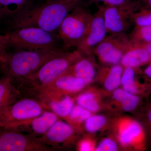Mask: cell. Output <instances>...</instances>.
Listing matches in <instances>:
<instances>
[{
    "label": "cell",
    "mask_w": 151,
    "mask_h": 151,
    "mask_svg": "<svg viewBox=\"0 0 151 151\" xmlns=\"http://www.w3.org/2000/svg\"><path fill=\"white\" fill-rule=\"evenodd\" d=\"M78 4L62 0H46L41 4L33 5L8 21L12 29L33 27L58 33L63 21Z\"/></svg>",
    "instance_id": "6da1fadb"
},
{
    "label": "cell",
    "mask_w": 151,
    "mask_h": 151,
    "mask_svg": "<svg viewBox=\"0 0 151 151\" xmlns=\"http://www.w3.org/2000/svg\"><path fill=\"white\" fill-rule=\"evenodd\" d=\"M63 49L17 50L0 55V71L17 87L33 75L45 63Z\"/></svg>",
    "instance_id": "7a4b0ae2"
},
{
    "label": "cell",
    "mask_w": 151,
    "mask_h": 151,
    "mask_svg": "<svg viewBox=\"0 0 151 151\" xmlns=\"http://www.w3.org/2000/svg\"><path fill=\"white\" fill-rule=\"evenodd\" d=\"M84 55L77 50H63L45 63L33 75L18 88L23 97L45 86L65 73L68 69Z\"/></svg>",
    "instance_id": "3957f363"
},
{
    "label": "cell",
    "mask_w": 151,
    "mask_h": 151,
    "mask_svg": "<svg viewBox=\"0 0 151 151\" xmlns=\"http://www.w3.org/2000/svg\"><path fill=\"white\" fill-rule=\"evenodd\" d=\"M6 34L7 36L8 46L16 50L63 49L58 33L39 28L16 29H12Z\"/></svg>",
    "instance_id": "277c9868"
},
{
    "label": "cell",
    "mask_w": 151,
    "mask_h": 151,
    "mask_svg": "<svg viewBox=\"0 0 151 151\" xmlns=\"http://www.w3.org/2000/svg\"><path fill=\"white\" fill-rule=\"evenodd\" d=\"M109 129L122 150L142 151L147 149L145 131L138 119L125 115L116 116L111 119Z\"/></svg>",
    "instance_id": "5b68a950"
},
{
    "label": "cell",
    "mask_w": 151,
    "mask_h": 151,
    "mask_svg": "<svg viewBox=\"0 0 151 151\" xmlns=\"http://www.w3.org/2000/svg\"><path fill=\"white\" fill-rule=\"evenodd\" d=\"M92 15L78 4L65 17L58 31L63 49H76L80 44L88 32Z\"/></svg>",
    "instance_id": "8992f818"
},
{
    "label": "cell",
    "mask_w": 151,
    "mask_h": 151,
    "mask_svg": "<svg viewBox=\"0 0 151 151\" xmlns=\"http://www.w3.org/2000/svg\"><path fill=\"white\" fill-rule=\"evenodd\" d=\"M50 111L48 106L41 100L22 97L0 113V128L16 129L22 123Z\"/></svg>",
    "instance_id": "52a82bcc"
},
{
    "label": "cell",
    "mask_w": 151,
    "mask_h": 151,
    "mask_svg": "<svg viewBox=\"0 0 151 151\" xmlns=\"http://www.w3.org/2000/svg\"><path fill=\"white\" fill-rule=\"evenodd\" d=\"M88 85L74 76L63 73L53 81L34 91L27 97H34L47 104L64 95L75 96Z\"/></svg>",
    "instance_id": "ba28073f"
},
{
    "label": "cell",
    "mask_w": 151,
    "mask_h": 151,
    "mask_svg": "<svg viewBox=\"0 0 151 151\" xmlns=\"http://www.w3.org/2000/svg\"><path fill=\"white\" fill-rule=\"evenodd\" d=\"M139 1L135 0L119 6H102L103 18L107 33L111 35L127 34L133 24L132 15L141 7Z\"/></svg>",
    "instance_id": "9c48e42d"
},
{
    "label": "cell",
    "mask_w": 151,
    "mask_h": 151,
    "mask_svg": "<svg viewBox=\"0 0 151 151\" xmlns=\"http://www.w3.org/2000/svg\"><path fill=\"white\" fill-rule=\"evenodd\" d=\"M128 35H108L94 47L92 54L103 65L120 64L122 57L132 46Z\"/></svg>",
    "instance_id": "30bf717a"
},
{
    "label": "cell",
    "mask_w": 151,
    "mask_h": 151,
    "mask_svg": "<svg viewBox=\"0 0 151 151\" xmlns=\"http://www.w3.org/2000/svg\"><path fill=\"white\" fill-rule=\"evenodd\" d=\"M81 137V134L70 124L60 119L45 134L35 139L56 151L76 145Z\"/></svg>",
    "instance_id": "8fae6325"
},
{
    "label": "cell",
    "mask_w": 151,
    "mask_h": 151,
    "mask_svg": "<svg viewBox=\"0 0 151 151\" xmlns=\"http://www.w3.org/2000/svg\"><path fill=\"white\" fill-rule=\"evenodd\" d=\"M35 138L17 130L0 128V151H53Z\"/></svg>",
    "instance_id": "7c38bea8"
},
{
    "label": "cell",
    "mask_w": 151,
    "mask_h": 151,
    "mask_svg": "<svg viewBox=\"0 0 151 151\" xmlns=\"http://www.w3.org/2000/svg\"><path fill=\"white\" fill-rule=\"evenodd\" d=\"M103 18L102 6H98V10L93 14L88 32L76 49L84 55L92 54L95 47L108 35Z\"/></svg>",
    "instance_id": "4fadbf2b"
},
{
    "label": "cell",
    "mask_w": 151,
    "mask_h": 151,
    "mask_svg": "<svg viewBox=\"0 0 151 151\" xmlns=\"http://www.w3.org/2000/svg\"><path fill=\"white\" fill-rule=\"evenodd\" d=\"M142 99V97L119 87L107 97L105 110L117 116L122 113L134 112L140 106Z\"/></svg>",
    "instance_id": "5bb4252c"
},
{
    "label": "cell",
    "mask_w": 151,
    "mask_h": 151,
    "mask_svg": "<svg viewBox=\"0 0 151 151\" xmlns=\"http://www.w3.org/2000/svg\"><path fill=\"white\" fill-rule=\"evenodd\" d=\"M61 118L50 111H45L39 116L22 123L15 130L36 138L44 134Z\"/></svg>",
    "instance_id": "9a60e30c"
},
{
    "label": "cell",
    "mask_w": 151,
    "mask_h": 151,
    "mask_svg": "<svg viewBox=\"0 0 151 151\" xmlns=\"http://www.w3.org/2000/svg\"><path fill=\"white\" fill-rule=\"evenodd\" d=\"M108 96L101 88L88 86L76 95L75 103L93 114L97 113L105 110Z\"/></svg>",
    "instance_id": "2e32d148"
},
{
    "label": "cell",
    "mask_w": 151,
    "mask_h": 151,
    "mask_svg": "<svg viewBox=\"0 0 151 151\" xmlns=\"http://www.w3.org/2000/svg\"><path fill=\"white\" fill-rule=\"evenodd\" d=\"M99 68L93 54L84 55L63 73L81 78L88 86L96 81Z\"/></svg>",
    "instance_id": "e0dca14e"
},
{
    "label": "cell",
    "mask_w": 151,
    "mask_h": 151,
    "mask_svg": "<svg viewBox=\"0 0 151 151\" xmlns=\"http://www.w3.org/2000/svg\"><path fill=\"white\" fill-rule=\"evenodd\" d=\"M124 68L120 64L99 68L95 81L100 84L101 89L108 96L121 86Z\"/></svg>",
    "instance_id": "ac0fdd59"
},
{
    "label": "cell",
    "mask_w": 151,
    "mask_h": 151,
    "mask_svg": "<svg viewBox=\"0 0 151 151\" xmlns=\"http://www.w3.org/2000/svg\"><path fill=\"white\" fill-rule=\"evenodd\" d=\"M138 69L124 68L121 86L123 89L132 94L146 97L151 94V80L141 81L137 76Z\"/></svg>",
    "instance_id": "d6986e66"
},
{
    "label": "cell",
    "mask_w": 151,
    "mask_h": 151,
    "mask_svg": "<svg viewBox=\"0 0 151 151\" xmlns=\"http://www.w3.org/2000/svg\"><path fill=\"white\" fill-rule=\"evenodd\" d=\"M150 56L145 46L132 45L122 57L120 64L124 68L139 69L148 64Z\"/></svg>",
    "instance_id": "ffe728a7"
},
{
    "label": "cell",
    "mask_w": 151,
    "mask_h": 151,
    "mask_svg": "<svg viewBox=\"0 0 151 151\" xmlns=\"http://www.w3.org/2000/svg\"><path fill=\"white\" fill-rule=\"evenodd\" d=\"M22 97L21 92L10 78L5 76L0 78V113Z\"/></svg>",
    "instance_id": "44dd1931"
},
{
    "label": "cell",
    "mask_w": 151,
    "mask_h": 151,
    "mask_svg": "<svg viewBox=\"0 0 151 151\" xmlns=\"http://www.w3.org/2000/svg\"><path fill=\"white\" fill-rule=\"evenodd\" d=\"M35 0H0L1 19H9L34 4Z\"/></svg>",
    "instance_id": "7402d4cb"
},
{
    "label": "cell",
    "mask_w": 151,
    "mask_h": 151,
    "mask_svg": "<svg viewBox=\"0 0 151 151\" xmlns=\"http://www.w3.org/2000/svg\"><path fill=\"white\" fill-rule=\"evenodd\" d=\"M75 103V96L66 95L56 100H51L46 105L50 111L60 118L65 120L70 114Z\"/></svg>",
    "instance_id": "603a6c76"
},
{
    "label": "cell",
    "mask_w": 151,
    "mask_h": 151,
    "mask_svg": "<svg viewBox=\"0 0 151 151\" xmlns=\"http://www.w3.org/2000/svg\"><path fill=\"white\" fill-rule=\"evenodd\" d=\"M92 114L85 108L76 104L65 120L82 134L84 132V123Z\"/></svg>",
    "instance_id": "cb8c5ba5"
},
{
    "label": "cell",
    "mask_w": 151,
    "mask_h": 151,
    "mask_svg": "<svg viewBox=\"0 0 151 151\" xmlns=\"http://www.w3.org/2000/svg\"><path fill=\"white\" fill-rule=\"evenodd\" d=\"M111 119L103 114L94 113L86 120L84 125V132L93 135L109 129Z\"/></svg>",
    "instance_id": "d4e9b609"
},
{
    "label": "cell",
    "mask_w": 151,
    "mask_h": 151,
    "mask_svg": "<svg viewBox=\"0 0 151 151\" xmlns=\"http://www.w3.org/2000/svg\"><path fill=\"white\" fill-rule=\"evenodd\" d=\"M128 36L132 45L145 46L151 42V25L134 26Z\"/></svg>",
    "instance_id": "484cf974"
},
{
    "label": "cell",
    "mask_w": 151,
    "mask_h": 151,
    "mask_svg": "<svg viewBox=\"0 0 151 151\" xmlns=\"http://www.w3.org/2000/svg\"><path fill=\"white\" fill-rule=\"evenodd\" d=\"M143 125L147 135V146L151 147V103L138 113L137 119Z\"/></svg>",
    "instance_id": "4316f807"
},
{
    "label": "cell",
    "mask_w": 151,
    "mask_h": 151,
    "mask_svg": "<svg viewBox=\"0 0 151 151\" xmlns=\"http://www.w3.org/2000/svg\"><path fill=\"white\" fill-rule=\"evenodd\" d=\"M132 19L134 26L151 25V8L141 6L133 14Z\"/></svg>",
    "instance_id": "83f0119b"
},
{
    "label": "cell",
    "mask_w": 151,
    "mask_h": 151,
    "mask_svg": "<svg viewBox=\"0 0 151 151\" xmlns=\"http://www.w3.org/2000/svg\"><path fill=\"white\" fill-rule=\"evenodd\" d=\"M97 144L93 135L87 134L81 137L76 145L77 151H95Z\"/></svg>",
    "instance_id": "f1b7e54d"
},
{
    "label": "cell",
    "mask_w": 151,
    "mask_h": 151,
    "mask_svg": "<svg viewBox=\"0 0 151 151\" xmlns=\"http://www.w3.org/2000/svg\"><path fill=\"white\" fill-rule=\"evenodd\" d=\"M120 149L121 148L119 143L111 135L97 143L95 151H117Z\"/></svg>",
    "instance_id": "f546056e"
},
{
    "label": "cell",
    "mask_w": 151,
    "mask_h": 151,
    "mask_svg": "<svg viewBox=\"0 0 151 151\" xmlns=\"http://www.w3.org/2000/svg\"><path fill=\"white\" fill-rule=\"evenodd\" d=\"M91 2L98 4L102 3L105 6H119L127 4L132 0H89Z\"/></svg>",
    "instance_id": "4dcf8cb0"
},
{
    "label": "cell",
    "mask_w": 151,
    "mask_h": 151,
    "mask_svg": "<svg viewBox=\"0 0 151 151\" xmlns=\"http://www.w3.org/2000/svg\"><path fill=\"white\" fill-rule=\"evenodd\" d=\"M8 47V38L6 35L0 34V55Z\"/></svg>",
    "instance_id": "1f68e13d"
},
{
    "label": "cell",
    "mask_w": 151,
    "mask_h": 151,
    "mask_svg": "<svg viewBox=\"0 0 151 151\" xmlns=\"http://www.w3.org/2000/svg\"><path fill=\"white\" fill-rule=\"evenodd\" d=\"M143 73L145 77L151 80V63L148 64L147 66L144 70Z\"/></svg>",
    "instance_id": "d6a6232c"
},
{
    "label": "cell",
    "mask_w": 151,
    "mask_h": 151,
    "mask_svg": "<svg viewBox=\"0 0 151 151\" xmlns=\"http://www.w3.org/2000/svg\"><path fill=\"white\" fill-rule=\"evenodd\" d=\"M142 4H145V6L151 8V0H137Z\"/></svg>",
    "instance_id": "836d02e7"
},
{
    "label": "cell",
    "mask_w": 151,
    "mask_h": 151,
    "mask_svg": "<svg viewBox=\"0 0 151 151\" xmlns=\"http://www.w3.org/2000/svg\"><path fill=\"white\" fill-rule=\"evenodd\" d=\"M145 47L146 49L147 50L148 52L149 56H150V61H149V64H151V42L150 43L148 44L145 45Z\"/></svg>",
    "instance_id": "e575fe53"
},
{
    "label": "cell",
    "mask_w": 151,
    "mask_h": 151,
    "mask_svg": "<svg viewBox=\"0 0 151 151\" xmlns=\"http://www.w3.org/2000/svg\"><path fill=\"white\" fill-rule=\"evenodd\" d=\"M68 3H78L80 0H62Z\"/></svg>",
    "instance_id": "d590c367"
},
{
    "label": "cell",
    "mask_w": 151,
    "mask_h": 151,
    "mask_svg": "<svg viewBox=\"0 0 151 151\" xmlns=\"http://www.w3.org/2000/svg\"><path fill=\"white\" fill-rule=\"evenodd\" d=\"M1 16H0V21H1Z\"/></svg>",
    "instance_id": "8d00e7d4"
},
{
    "label": "cell",
    "mask_w": 151,
    "mask_h": 151,
    "mask_svg": "<svg viewBox=\"0 0 151 151\" xmlns=\"http://www.w3.org/2000/svg\"></svg>",
    "instance_id": "74e56055"
}]
</instances>
